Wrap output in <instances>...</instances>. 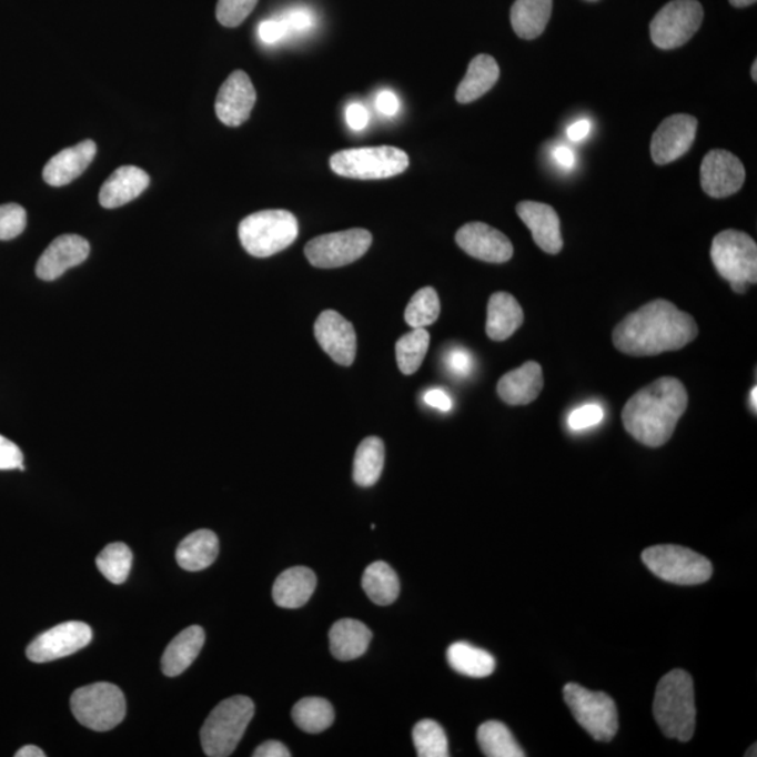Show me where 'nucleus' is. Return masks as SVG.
Here are the masks:
<instances>
[{
	"label": "nucleus",
	"mask_w": 757,
	"mask_h": 757,
	"mask_svg": "<svg viewBox=\"0 0 757 757\" xmlns=\"http://www.w3.org/2000/svg\"><path fill=\"white\" fill-rule=\"evenodd\" d=\"M477 740L483 754L488 757H524L508 727L499 721H487L480 725Z\"/></svg>",
	"instance_id": "72a5a7b5"
},
{
	"label": "nucleus",
	"mask_w": 757,
	"mask_h": 757,
	"mask_svg": "<svg viewBox=\"0 0 757 757\" xmlns=\"http://www.w3.org/2000/svg\"><path fill=\"white\" fill-rule=\"evenodd\" d=\"M410 166L407 153L393 147L346 149L333 154L330 168L341 178L355 180L391 179Z\"/></svg>",
	"instance_id": "0eeeda50"
},
{
	"label": "nucleus",
	"mask_w": 757,
	"mask_h": 757,
	"mask_svg": "<svg viewBox=\"0 0 757 757\" xmlns=\"http://www.w3.org/2000/svg\"><path fill=\"white\" fill-rule=\"evenodd\" d=\"M362 588L373 604L387 606L398 598L400 581L391 565L375 562L365 569Z\"/></svg>",
	"instance_id": "2f4dec72"
},
{
	"label": "nucleus",
	"mask_w": 757,
	"mask_h": 757,
	"mask_svg": "<svg viewBox=\"0 0 757 757\" xmlns=\"http://www.w3.org/2000/svg\"><path fill=\"white\" fill-rule=\"evenodd\" d=\"M281 20L284 21L290 34L293 31L302 33V31L311 30L314 24L313 13L306 8L291 9Z\"/></svg>",
	"instance_id": "a18cd8bd"
},
{
	"label": "nucleus",
	"mask_w": 757,
	"mask_h": 757,
	"mask_svg": "<svg viewBox=\"0 0 757 757\" xmlns=\"http://www.w3.org/2000/svg\"><path fill=\"white\" fill-rule=\"evenodd\" d=\"M100 573L110 583L124 584L132 567V552L124 543H111L95 558Z\"/></svg>",
	"instance_id": "4c0bfd02"
},
{
	"label": "nucleus",
	"mask_w": 757,
	"mask_h": 757,
	"mask_svg": "<svg viewBox=\"0 0 757 757\" xmlns=\"http://www.w3.org/2000/svg\"><path fill=\"white\" fill-rule=\"evenodd\" d=\"M643 562L658 578L676 585L705 584L713 575L710 559L680 546L649 547L643 553Z\"/></svg>",
	"instance_id": "1a4fd4ad"
},
{
	"label": "nucleus",
	"mask_w": 757,
	"mask_h": 757,
	"mask_svg": "<svg viewBox=\"0 0 757 757\" xmlns=\"http://www.w3.org/2000/svg\"><path fill=\"white\" fill-rule=\"evenodd\" d=\"M456 243L463 252L485 263L503 264L514 255L511 240L483 222L466 223L458 229Z\"/></svg>",
	"instance_id": "dca6fc26"
},
{
	"label": "nucleus",
	"mask_w": 757,
	"mask_h": 757,
	"mask_svg": "<svg viewBox=\"0 0 757 757\" xmlns=\"http://www.w3.org/2000/svg\"><path fill=\"white\" fill-rule=\"evenodd\" d=\"M693 679L682 669L670 670L659 680L654 698V716L665 737L687 743L696 729Z\"/></svg>",
	"instance_id": "7ed1b4c3"
},
{
	"label": "nucleus",
	"mask_w": 757,
	"mask_h": 757,
	"mask_svg": "<svg viewBox=\"0 0 757 757\" xmlns=\"http://www.w3.org/2000/svg\"><path fill=\"white\" fill-rule=\"evenodd\" d=\"M729 3H731L735 8H746L756 3V0H729Z\"/></svg>",
	"instance_id": "6e6d98bb"
},
{
	"label": "nucleus",
	"mask_w": 757,
	"mask_h": 757,
	"mask_svg": "<svg viewBox=\"0 0 757 757\" xmlns=\"http://www.w3.org/2000/svg\"><path fill=\"white\" fill-rule=\"evenodd\" d=\"M545 386L543 371L537 362H526L499 378L497 391L509 405H527L538 397Z\"/></svg>",
	"instance_id": "4be33fe9"
},
{
	"label": "nucleus",
	"mask_w": 757,
	"mask_h": 757,
	"mask_svg": "<svg viewBox=\"0 0 757 757\" xmlns=\"http://www.w3.org/2000/svg\"><path fill=\"white\" fill-rule=\"evenodd\" d=\"M697 335L696 320L689 313L657 300L623 319L613 332V344L623 354L655 356L685 349Z\"/></svg>",
	"instance_id": "f257e3e1"
},
{
	"label": "nucleus",
	"mask_w": 757,
	"mask_h": 757,
	"mask_svg": "<svg viewBox=\"0 0 757 757\" xmlns=\"http://www.w3.org/2000/svg\"><path fill=\"white\" fill-rule=\"evenodd\" d=\"M424 402L431 405V407L441 410V412L444 413L450 412L452 408V400L450 394L441 391V388H432V391L426 392L424 394Z\"/></svg>",
	"instance_id": "8fccbe9b"
},
{
	"label": "nucleus",
	"mask_w": 757,
	"mask_h": 757,
	"mask_svg": "<svg viewBox=\"0 0 757 757\" xmlns=\"http://www.w3.org/2000/svg\"><path fill=\"white\" fill-rule=\"evenodd\" d=\"M300 234L296 216L285 210L260 211L239 225L242 246L253 258L265 259L291 246Z\"/></svg>",
	"instance_id": "39448f33"
},
{
	"label": "nucleus",
	"mask_w": 757,
	"mask_h": 757,
	"mask_svg": "<svg viewBox=\"0 0 757 757\" xmlns=\"http://www.w3.org/2000/svg\"><path fill=\"white\" fill-rule=\"evenodd\" d=\"M711 260L717 273L737 293L757 282V246L748 233L728 229L718 233L711 244Z\"/></svg>",
	"instance_id": "423d86ee"
},
{
	"label": "nucleus",
	"mask_w": 757,
	"mask_h": 757,
	"mask_svg": "<svg viewBox=\"0 0 757 757\" xmlns=\"http://www.w3.org/2000/svg\"><path fill=\"white\" fill-rule=\"evenodd\" d=\"M756 394H757V388L756 387L751 388L750 404H751V407H754L755 412L757 410Z\"/></svg>",
	"instance_id": "4d7b16f0"
},
{
	"label": "nucleus",
	"mask_w": 757,
	"mask_h": 757,
	"mask_svg": "<svg viewBox=\"0 0 757 757\" xmlns=\"http://www.w3.org/2000/svg\"><path fill=\"white\" fill-rule=\"evenodd\" d=\"M441 314L438 293L434 287L420 290L405 309L404 319L412 329H425L434 324Z\"/></svg>",
	"instance_id": "e433bc0d"
},
{
	"label": "nucleus",
	"mask_w": 757,
	"mask_h": 757,
	"mask_svg": "<svg viewBox=\"0 0 757 757\" xmlns=\"http://www.w3.org/2000/svg\"><path fill=\"white\" fill-rule=\"evenodd\" d=\"M705 10L697 0H672L649 24V34L660 50L685 46L700 29Z\"/></svg>",
	"instance_id": "9b49d317"
},
{
	"label": "nucleus",
	"mask_w": 757,
	"mask_h": 757,
	"mask_svg": "<svg viewBox=\"0 0 757 757\" xmlns=\"http://www.w3.org/2000/svg\"><path fill=\"white\" fill-rule=\"evenodd\" d=\"M16 757H44L46 754L34 745H27L14 754Z\"/></svg>",
	"instance_id": "5fc2aeb1"
},
{
	"label": "nucleus",
	"mask_w": 757,
	"mask_h": 757,
	"mask_svg": "<svg viewBox=\"0 0 757 757\" xmlns=\"http://www.w3.org/2000/svg\"><path fill=\"white\" fill-rule=\"evenodd\" d=\"M90 254V244L87 239L78 234H62L57 238L42 253L36 266V274L42 281H55L83 261Z\"/></svg>",
	"instance_id": "6ab92c4d"
},
{
	"label": "nucleus",
	"mask_w": 757,
	"mask_h": 757,
	"mask_svg": "<svg viewBox=\"0 0 757 757\" xmlns=\"http://www.w3.org/2000/svg\"><path fill=\"white\" fill-rule=\"evenodd\" d=\"M751 79L757 80V61L754 62V65H751Z\"/></svg>",
	"instance_id": "13d9d810"
},
{
	"label": "nucleus",
	"mask_w": 757,
	"mask_h": 757,
	"mask_svg": "<svg viewBox=\"0 0 757 757\" xmlns=\"http://www.w3.org/2000/svg\"><path fill=\"white\" fill-rule=\"evenodd\" d=\"M445 364L447 371L457 377H467L473 370V359L465 349H452L446 354Z\"/></svg>",
	"instance_id": "c03bdc74"
},
{
	"label": "nucleus",
	"mask_w": 757,
	"mask_h": 757,
	"mask_svg": "<svg viewBox=\"0 0 757 757\" xmlns=\"http://www.w3.org/2000/svg\"><path fill=\"white\" fill-rule=\"evenodd\" d=\"M604 420V410L596 404L584 405L569 415V428L581 431L598 425Z\"/></svg>",
	"instance_id": "79ce46f5"
},
{
	"label": "nucleus",
	"mask_w": 757,
	"mask_h": 757,
	"mask_svg": "<svg viewBox=\"0 0 757 757\" xmlns=\"http://www.w3.org/2000/svg\"><path fill=\"white\" fill-rule=\"evenodd\" d=\"M371 639L372 633L364 623L343 618L330 630V652L339 660H353L366 653Z\"/></svg>",
	"instance_id": "bb28decb"
},
{
	"label": "nucleus",
	"mask_w": 757,
	"mask_h": 757,
	"mask_svg": "<svg viewBox=\"0 0 757 757\" xmlns=\"http://www.w3.org/2000/svg\"><path fill=\"white\" fill-rule=\"evenodd\" d=\"M697 120L689 114H675L660 122L652 140L654 162L664 166L685 157L696 141Z\"/></svg>",
	"instance_id": "2eb2a0df"
},
{
	"label": "nucleus",
	"mask_w": 757,
	"mask_h": 757,
	"mask_svg": "<svg viewBox=\"0 0 757 757\" xmlns=\"http://www.w3.org/2000/svg\"><path fill=\"white\" fill-rule=\"evenodd\" d=\"M564 700L581 727L596 740L609 743L616 737L618 714L616 703L602 692H591L577 684L564 687Z\"/></svg>",
	"instance_id": "9d476101"
},
{
	"label": "nucleus",
	"mask_w": 757,
	"mask_h": 757,
	"mask_svg": "<svg viewBox=\"0 0 757 757\" xmlns=\"http://www.w3.org/2000/svg\"><path fill=\"white\" fill-rule=\"evenodd\" d=\"M702 189L711 199H727L737 194L745 183L743 162L731 152L714 149L703 159Z\"/></svg>",
	"instance_id": "4468645a"
},
{
	"label": "nucleus",
	"mask_w": 757,
	"mask_h": 757,
	"mask_svg": "<svg viewBox=\"0 0 757 757\" xmlns=\"http://www.w3.org/2000/svg\"><path fill=\"white\" fill-rule=\"evenodd\" d=\"M447 663L457 674L471 678H485L495 670V659L492 654L468 643H455L447 648Z\"/></svg>",
	"instance_id": "7c9ffc66"
},
{
	"label": "nucleus",
	"mask_w": 757,
	"mask_h": 757,
	"mask_svg": "<svg viewBox=\"0 0 757 757\" xmlns=\"http://www.w3.org/2000/svg\"><path fill=\"white\" fill-rule=\"evenodd\" d=\"M317 578L311 568L293 567L282 573L273 586V598L284 609L305 606L316 589Z\"/></svg>",
	"instance_id": "b1692460"
},
{
	"label": "nucleus",
	"mask_w": 757,
	"mask_h": 757,
	"mask_svg": "<svg viewBox=\"0 0 757 757\" xmlns=\"http://www.w3.org/2000/svg\"><path fill=\"white\" fill-rule=\"evenodd\" d=\"M345 121L351 130L362 131L370 124V113H367L366 107L361 103H353L346 107Z\"/></svg>",
	"instance_id": "de8ad7c7"
},
{
	"label": "nucleus",
	"mask_w": 757,
	"mask_h": 757,
	"mask_svg": "<svg viewBox=\"0 0 757 757\" xmlns=\"http://www.w3.org/2000/svg\"><path fill=\"white\" fill-rule=\"evenodd\" d=\"M376 109L378 113L386 117H394L400 111V100L392 90H382L376 98Z\"/></svg>",
	"instance_id": "09e8293b"
},
{
	"label": "nucleus",
	"mask_w": 757,
	"mask_h": 757,
	"mask_svg": "<svg viewBox=\"0 0 757 757\" xmlns=\"http://www.w3.org/2000/svg\"><path fill=\"white\" fill-rule=\"evenodd\" d=\"M516 212L531 229L533 240L543 252L548 254L562 252L564 246L562 228H559V218L553 206L543 202L524 201L516 206Z\"/></svg>",
	"instance_id": "aec40b11"
},
{
	"label": "nucleus",
	"mask_w": 757,
	"mask_h": 757,
	"mask_svg": "<svg viewBox=\"0 0 757 757\" xmlns=\"http://www.w3.org/2000/svg\"><path fill=\"white\" fill-rule=\"evenodd\" d=\"M93 632L87 623L67 622L40 634L27 647V658L31 663L46 664L69 657L92 642Z\"/></svg>",
	"instance_id": "ddd939ff"
},
{
	"label": "nucleus",
	"mask_w": 757,
	"mask_h": 757,
	"mask_svg": "<svg viewBox=\"0 0 757 757\" xmlns=\"http://www.w3.org/2000/svg\"><path fill=\"white\" fill-rule=\"evenodd\" d=\"M27 226V213L18 204L0 205V240H12L20 236Z\"/></svg>",
	"instance_id": "a19ab883"
},
{
	"label": "nucleus",
	"mask_w": 757,
	"mask_h": 757,
	"mask_svg": "<svg viewBox=\"0 0 757 757\" xmlns=\"http://www.w3.org/2000/svg\"><path fill=\"white\" fill-rule=\"evenodd\" d=\"M254 716V703L246 696L226 698L213 708L201 729V745L210 757H228L236 750Z\"/></svg>",
	"instance_id": "20e7f679"
},
{
	"label": "nucleus",
	"mask_w": 757,
	"mask_h": 757,
	"mask_svg": "<svg viewBox=\"0 0 757 757\" xmlns=\"http://www.w3.org/2000/svg\"><path fill=\"white\" fill-rule=\"evenodd\" d=\"M524 311L511 293L497 292L489 297L485 332L494 341H505L524 324Z\"/></svg>",
	"instance_id": "a878e982"
},
{
	"label": "nucleus",
	"mask_w": 757,
	"mask_h": 757,
	"mask_svg": "<svg viewBox=\"0 0 757 757\" xmlns=\"http://www.w3.org/2000/svg\"><path fill=\"white\" fill-rule=\"evenodd\" d=\"M592 128V122L589 120H579L569 125L567 135L569 141L581 142L584 141L586 137L589 135Z\"/></svg>",
	"instance_id": "864d4df0"
},
{
	"label": "nucleus",
	"mask_w": 757,
	"mask_h": 757,
	"mask_svg": "<svg viewBox=\"0 0 757 757\" xmlns=\"http://www.w3.org/2000/svg\"><path fill=\"white\" fill-rule=\"evenodd\" d=\"M334 708L320 697L302 698L292 710L293 721L309 734L326 731L334 723Z\"/></svg>",
	"instance_id": "f704fd0d"
},
{
	"label": "nucleus",
	"mask_w": 757,
	"mask_h": 757,
	"mask_svg": "<svg viewBox=\"0 0 757 757\" xmlns=\"http://www.w3.org/2000/svg\"><path fill=\"white\" fill-rule=\"evenodd\" d=\"M428 346L430 333L425 329H413L412 332L403 335L396 344L398 370L404 375H413L417 372L428 353Z\"/></svg>",
	"instance_id": "c9c22d12"
},
{
	"label": "nucleus",
	"mask_w": 757,
	"mask_h": 757,
	"mask_svg": "<svg viewBox=\"0 0 757 757\" xmlns=\"http://www.w3.org/2000/svg\"><path fill=\"white\" fill-rule=\"evenodd\" d=\"M287 33L286 26L284 21L279 19L265 20L259 27L260 39L265 42V44H275V42L285 39Z\"/></svg>",
	"instance_id": "49530a36"
},
{
	"label": "nucleus",
	"mask_w": 757,
	"mask_h": 757,
	"mask_svg": "<svg viewBox=\"0 0 757 757\" xmlns=\"http://www.w3.org/2000/svg\"><path fill=\"white\" fill-rule=\"evenodd\" d=\"M220 554V538L212 531L191 533L180 543L175 559L185 572H202L215 562Z\"/></svg>",
	"instance_id": "cd10ccee"
},
{
	"label": "nucleus",
	"mask_w": 757,
	"mask_h": 757,
	"mask_svg": "<svg viewBox=\"0 0 757 757\" xmlns=\"http://www.w3.org/2000/svg\"><path fill=\"white\" fill-rule=\"evenodd\" d=\"M413 740L420 757H447L450 746L444 728L432 719H423L413 729Z\"/></svg>",
	"instance_id": "58836bf2"
},
{
	"label": "nucleus",
	"mask_w": 757,
	"mask_h": 757,
	"mask_svg": "<svg viewBox=\"0 0 757 757\" xmlns=\"http://www.w3.org/2000/svg\"><path fill=\"white\" fill-rule=\"evenodd\" d=\"M204 643L205 632L200 626H191L181 632L178 637L172 639L163 654V674L169 678L183 674L199 657Z\"/></svg>",
	"instance_id": "393cba45"
},
{
	"label": "nucleus",
	"mask_w": 757,
	"mask_h": 757,
	"mask_svg": "<svg viewBox=\"0 0 757 757\" xmlns=\"http://www.w3.org/2000/svg\"><path fill=\"white\" fill-rule=\"evenodd\" d=\"M499 79V67L493 57L477 55L468 65L465 79L456 90V100L461 104L472 103L476 101L489 90Z\"/></svg>",
	"instance_id": "c85d7f7f"
},
{
	"label": "nucleus",
	"mask_w": 757,
	"mask_h": 757,
	"mask_svg": "<svg viewBox=\"0 0 757 757\" xmlns=\"http://www.w3.org/2000/svg\"><path fill=\"white\" fill-rule=\"evenodd\" d=\"M259 0H220L216 7V19L222 26L238 27L252 14Z\"/></svg>",
	"instance_id": "ea45409f"
},
{
	"label": "nucleus",
	"mask_w": 757,
	"mask_h": 757,
	"mask_svg": "<svg viewBox=\"0 0 757 757\" xmlns=\"http://www.w3.org/2000/svg\"><path fill=\"white\" fill-rule=\"evenodd\" d=\"M23 461L20 447L0 435V471H24Z\"/></svg>",
	"instance_id": "37998d69"
},
{
	"label": "nucleus",
	"mask_w": 757,
	"mask_h": 757,
	"mask_svg": "<svg viewBox=\"0 0 757 757\" xmlns=\"http://www.w3.org/2000/svg\"><path fill=\"white\" fill-rule=\"evenodd\" d=\"M254 757H291L290 749L279 740H266L254 750Z\"/></svg>",
	"instance_id": "3c124183"
},
{
	"label": "nucleus",
	"mask_w": 757,
	"mask_h": 757,
	"mask_svg": "<svg viewBox=\"0 0 757 757\" xmlns=\"http://www.w3.org/2000/svg\"><path fill=\"white\" fill-rule=\"evenodd\" d=\"M314 335L324 353L339 365H353L356 333L353 324L335 311H324L314 323Z\"/></svg>",
	"instance_id": "f3484780"
},
{
	"label": "nucleus",
	"mask_w": 757,
	"mask_h": 757,
	"mask_svg": "<svg viewBox=\"0 0 757 757\" xmlns=\"http://www.w3.org/2000/svg\"><path fill=\"white\" fill-rule=\"evenodd\" d=\"M151 184V178L137 166L117 169L101 186L99 201L107 210H114L137 200Z\"/></svg>",
	"instance_id": "5701e85b"
},
{
	"label": "nucleus",
	"mask_w": 757,
	"mask_h": 757,
	"mask_svg": "<svg viewBox=\"0 0 757 757\" xmlns=\"http://www.w3.org/2000/svg\"><path fill=\"white\" fill-rule=\"evenodd\" d=\"M385 466V444L377 436L361 442L355 453L354 480L361 487H371L381 478Z\"/></svg>",
	"instance_id": "473e14b6"
},
{
	"label": "nucleus",
	"mask_w": 757,
	"mask_h": 757,
	"mask_svg": "<svg viewBox=\"0 0 757 757\" xmlns=\"http://www.w3.org/2000/svg\"><path fill=\"white\" fill-rule=\"evenodd\" d=\"M552 158L554 163H556L559 169L565 170V172L573 170L575 166V153L573 149H569L568 147H554L552 151Z\"/></svg>",
	"instance_id": "603ef678"
},
{
	"label": "nucleus",
	"mask_w": 757,
	"mask_h": 757,
	"mask_svg": "<svg viewBox=\"0 0 757 757\" xmlns=\"http://www.w3.org/2000/svg\"><path fill=\"white\" fill-rule=\"evenodd\" d=\"M689 396L676 377H660L628 400L622 420L628 434L639 444L659 447L674 435Z\"/></svg>",
	"instance_id": "f03ea898"
},
{
	"label": "nucleus",
	"mask_w": 757,
	"mask_h": 757,
	"mask_svg": "<svg viewBox=\"0 0 757 757\" xmlns=\"http://www.w3.org/2000/svg\"><path fill=\"white\" fill-rule=\"evenodd\" d=\"M372 244V234L365 229L323 234L306 244L305 255L317 269H340L355 263Z\"/></svg>",
	"instance_id": "f8f14e48"
},
{
	"label": "nucleus",
	"mask_w": 757,
	"mask_h": 757,
	"mask_svg": "<svg viewBox=\"0 0 757 757\" xmlns=\"http://www.w3.org/2000/svg\"><path fill=\"white\" fill-rule=\"evenodd\" d=\"M258 93L249 74L234 71L218 93L215 111L218 119L228 127H239L252 114Z\"/></svg>",
	"instance_id": "a211bd4d"
},
{
	"label": "nucleus",
	"mask_w": 757,
	"mask_h": 757,
	"mask_svg": "<svg viewBox=\"0 0 757 757\" xmlns=\"http://www.w3.org/2000/svg\"><path fill=\"white\" fill-rule=\"evenodd\" d=\"M95 153H98V147L92 140L63 149L46 164L44 170H42V178L47 184L52 186L68 185L90 166Z\"/></svg>",
	"instance_id": "412c9836"
},
{
	"label": "nucleus",
	"mask_w": 757,
	"mask_h": 757,
	"mask_svg": "<svg viewBox=\"0 0 757 757\" xmlns=\"http://www.w3.org/2000/svg\"><path fill=\"white\" fill-rule=\"evenodd\" d=\"M71 710L83 727L111 731L125 718V696L119 686L99 682L73 692Z\"/></svg>",
	"instance_id": "6e6552de"
},
{
	"label": "nucleus",
	"mask_w": 757,
	"mask_h": 757,
	"mask_svg": "<svg viewBox=\"0 0 757 757\" xmlns=\"http://www.w3.org/2000/svg\"><path fill=\"white\" fill-rule=\"evenodd\" d=\"M553 0H515L511 9V24L524 40H535L546 30L552 18Z\"/></svg>",
	"instance_id": "c756f323"
}]
</instances>
